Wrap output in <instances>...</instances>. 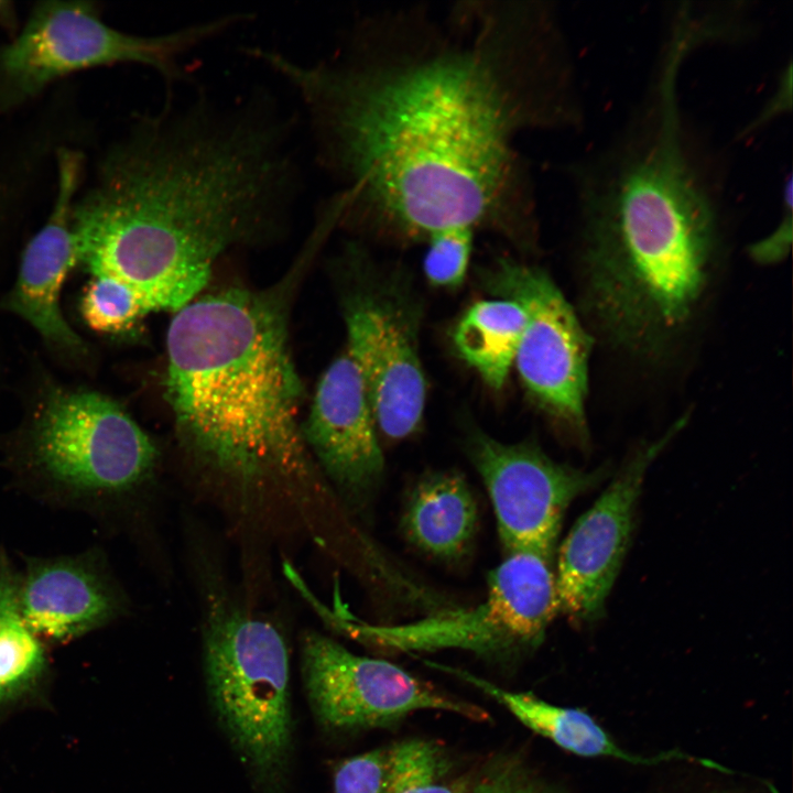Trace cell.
Segmentation results:
<instances>
[{"instance_id": "obj_12", "label": "cell", "mask_w": 793, "mask_h": 793, "mask_svg": "<svg viewBox=\"0 0 793 793\" xmlns=\"http://www.w3.org/2000/svg\"><path fill=\"white\" fill-rule=\"evenodd\" d=\"M466 449L487 489L506 554L552 560L568 506L606 475L557 463L535 442L504 443L475 427Z\"/></svg>"}, {"instance_id": "obj_23", "label": "cell", "mask_w": 793, "mask_h": 793, "mask_svg": "<svg viewBox=\"0 0 793 793\" xmlns=\"http://www.w3.org/2000/svg\"><path fill=\"white\" fill-rule=\"evenodd\" d=\"M467 793H573L565 785L545 776L517 753L490 758L471 774ZM656 793H715L707 787L662 791Z\"/></svg>"}, {"instance_id": "obj_20", "label": "cell", "mask_w": 793, "mask_h": 793, "mask_svg": "<svg viewBox=\"0 0 793 793\" xmlns=\"http://www.w3.org/2000/svg\"><path fill=\"white\" fill-rule=\"evenodd\" d=\"M448 754L431 740L392 743V774L387 793H467L471 774L453 776Z\"/></svg>"}, {"instance_id": "obj_6", "label": "cell", "mask_w": 793, "mask_h": 793, "mask_svg": "<svg viewBox=\"0 0 793 793\" xmlns=\"http://www.w3.org/2000/svg\"><path fill=\"white\" fill-rule=\"evenodd\" d=\"M203 666L215 717L258 793H283L293 750L287 644L271 622L211 606Z\"/></svg>"}, {"instance_id": "obj_15", "label": "cell", "mask_w": 793, "mask_h": 793, "mask_svg": "<svg viewBox=\"0 0 793 793\" xmlns=\"http://www.w3.org/2000/svg\"><path fill=\"white\" fill-rule=\"evenodd\" d=\"M302 435L347 499L361 506L372 497L383 478L384 457L363 378L347 351L319 378Z\"/></svg>"}, {"instance_id": "obj_21", "label": "cell", "mask_w": 793, "mask_h": 793, "mask_svg": "<svg viewBox=\"0 0 793 793\" xmlns=\"http://www.w3.org/2000/svg\"><path fill=\"white\" fill-rule=\"evenodd\" d=\"M44 666L41 641L23 623L14 600L0 617V703L33 685Z\"/></svg>"}, {"instance_id": "obj_28", "label": "cell", "mask_w": 793, "mask_h": 793, "mask_svg": "<svg viewBox=\"0 0 793 793\" xmlns=\"http://www.w3.org/2000/svg\"><path fill=\"white\" fill-rule=\"evenodd\" d=\"M0 28L11 35V39L20 30L18 14L13 2L0 0Z\"/></svg>"}, {"instance_id": "obj_27", "label": "cell", "mask_w": 793, "mask_h": 793, "mask_svg": "<svg viewBox=\"0 0 793 793\" xmlns=\"http://www.w3.org/2000/svg\"><path fill=\"white\" fill-rule=\"evenodd\" d=\"M17 577L12 574L9 565L0 562V617L9 605L15 600Z\"/></svg>"}, {"instance_id": "obj_16", "label": "cell", "mask_w": 793, "mask_h": 793, "mask_svg": "<svg viewBox=\"0 0 793 793\" xmlns=\"http://www.w3.org/2000/svg\"><path fill=\"white\" fill-rule=\"evenodd\" d=\"M17 609L41 641H68L110 623L124 599L97 554L32 558L15 586Z\"/></svg>"}, {"instance_id": "obj_19", "label": "cell", "mask_w": 793, "mask_h": 793, "mask_svg": "<svg viewBox=\"0 0 793 793\" xmlns=\"http://www.w3.org/2000/svg\"><path fill=\"white\" fill-rule=\"evenodd\" d=\"M524 308L515 301L493 297L474 303L457 322L452 339L458 356L492 389H501L525 325Z\"/></svg>"}, {"instance_id": "obj_8", "label": "cell", "mask_w": 793, "mask_h": 793, "mask_svg": "<svg viewBox=\"0 0 793 793\" xmlns=\"http://www.w3.org/2000/svg\"><path fill=\"white\" fill-rule=\"evenodd\" d=\"M557 613L552 560L511 553L489 573L486 597L474 607L402 624L344 621L341 628L355 639L390 652L460 650L510 663L541 645Z\"/></svg>"}, {"instance_id": "obj_18", "label": "cell", "mask_w": 793, "mask_h": 793, "mask_svg": "<svg viewBox=\"0 0 793 793\" xmlns=\"http://www.w3.org/2000/svg\"><path fill=\"white\" fill-rule=\"evenodd\" d=\"M479 524L478 503L458 471H432L410 490L400 525L405 540L425 555L457 562L472 547Z\"/></svg>"}, {"instance_id": "obj_22", "label": "cell", "mask_w": 793, "mask_h": 793, "mask_svg": "<svg viewBox=\"0 0 793 793\" xmlns=\"http://www.w3.org/2000/svg\"><path fill=\"white\" fill-rule=\"evenodd\" d=\"M79 312L90 329L106 335L131 330L150 313L131 289L104 275L90 276L80 296Z\"/></svg>"}, {"instance_id": "obj_25", "label": "cell", "mask_w": 793, "mask_h": 793, "mask_svg": "<svg viewBox=\"0 0 793 793\" xmlns=\"http://www.w3.org/2000/svg\"><path fill=\"white\" fill-rule=\"evenodd\" d=\"M392 774V745L338 761L333 768L334 793H387Z\"/></svg>"}, {"instance_id": "obj_17", "label": "cell", "mask_w": 793, "mask_h": 793, "mask_svg": "<svg viewBox=\"0 0 793 793\" xmlns=\"http://www.w3.org/2000/svg\"><path fill=\"white\" fill-rule=\"evenodd\" d=\"M488 695L531 731L575 756L606 758L633 765L652 767L682 760V751L671 749L653 756L632 753L617 741L587 711L552 704L531 692H514L469 672L431 663Z\"/></svg>"}, {"instance_id": "obj_14", "label": "cell", "mask_w": 793, "mask_h": 793, "mask_svg": "<svg viewBox=\"0 0 793 793\" xmlns=\"http://www.w3.org/2000/svg\"><path fill=\"white\" fill-rule=\"evenodd\" d=\"M56 191L45 224L25 245L15 280L1 308L20 317L62 360L90 361L91 350L63 314L61 298L68 273L77 265L72 214L85 176L84 152L68 144L55 148Z\"/></svg>"}, {"instance_id": "obj_13", "label": "cell", "mask_w": 793, "mask_h": 793, "mask_svg": "<svg viewBox=\"0 0 793 793\" xmlns=\"http://www.w3.org/2000/svg\"><path fill=\"white\" fill-rule=\"evenodd\" d=\"M687 422L685 414L663 435L639 446L562 542L554 571L556 596L558 612L572 621L591 623L602 616L631 539L645 474Z\"/></svg>"}, {"instance_id": "obj_7", "label": "cell", "mask_w": 793, "mask_h": 793, "mask_svg": "<svg viewBox=\"0 0 793 793\" xmlns=\"http://www.w3.org/2000/svg\"><path fill=\"white\" fill-rule=\"evenodd\" d=\"M237 18L228 15L144 36L108 25L94 2H37L25 24L0 46V112L19 109L54 82L94 67L139 64L155 69L167 82L177 80L184 54L221 33Z\"/></svg>"}, {"instance_id": "obj_2", "label": "cell", "mask_w": 793, "mask_h": 793, "mask_svg": "<svg viewBox=\"0 0 793 793\" xmlns=\"http://www.w3.org/2000/svg\"><path fill=\"white\" fill-rule=\"evenodd\" d=\"M282 122L205 106L142 117L99 157L73 207L77 264L131 289L149 312H178L216 262L287 203Z\"/></svg>"}, {"instance_id": "obj_11", "label": "cell", "mask_w": 793, "mask_h": 793, "mask_svg": "<svg viewBox=\"0 0 793 793\" xmlns=\"http://www.w3.org/2000/svg\"><path fill=\"white\" fill-rule=\"evenodd\" d=\"M301 670L312 714L329 734L391 728L420 710L489 718L484 708L439 693L399 665L356 654L315 631L302 638Z\"/></svg>"}, {"instance_id": "obj_26", "label": "cell", "mask_w": 793, "mask_h": 793, "mask_svg": "<svg viewBox=\"0 0 793 793\" xmlns=\"http://www.w3.org/2000/svg\"><path fill=\"white\" fill-rule=\"evenodd\" d=\"M792 178L783 186V215L775 228L764 238L753 242L748 250L750 259L759 265H775L790 253L792 246Z\"/></svg>"}, {"instance_id": "obj_9", "label": "cell", "mask_w": 793, "mask_h": 793, "mask_svg": "<svg viewBox=\"0 0 793 793\" xmlns=\"http://www.w3.org/2000/svg\"><path fill=\"white\" fill-rule=\"evenodd\" d=\"M354 256L358 275L343 298L346 351L363 378L378 432L402 441L417 431L425 408L423 302L404 272L370 262L359 248Z\"/></svg>"}, {"instance_id": "obj_10", "label": "cell", "mask_w": 793, "mask_h": 793, "mask_svg": "<svg viewBox=\"0 0 793 793\" xmlns=\"http://www.w3.org/2000/svg\"><path fill=\"white\" fill-rule=\"evenodd\" d=\"M478 276L493 297L515 301L524 308L525 325L514 367L528 397L565 436L587 445L586 400L594 335L542 268L498 257L481 268Z\"/></svg>"}, {"instance_id": "obj_1", "label": "cell", "mask_w": 793, "mask_h": 793, "mask_svg": "<svg viewBox=\"0 0 793 793\" xmlns=\"http://www.w3.org/2000/svg\"><path fill=\"white\" fill-rule=\"evenodd\" d=\"M557 33L531 1L381 10L326 62L261 61L296 88L340 181L333 222L393 243L449 228L536 247L520 138L565 121Z\"/></svg>"}, {"instance_id": "obj_5", "label": "cell", "mask_w": 793, "mask_h": 793, "mask_svg": "<svg viewBox=\"0 0 793 793\" xmlns=\"http://www.w3.org/2000/svg\"><path fill=\"white\" fill-rule=\"evenodd\" d=\"M35 379L11 449L25 477L63 501L96 509L151 477L155 443L120 403L44 372Z\"/></svg>"}, {"instance_id": "obj_3", "label": "cell", "mask_w": 793, "mask_h": 793, "mask_svg": "<svg viewBox=\"0 0 793 793\" xmlns=\"http://www.w3.org/2000/svg\"><path fill=\"white\" fill-rule=\"evenodd\" d=\"M650 131L582 194V309L610 347L670 357L703 313L718 268L716 205L683 142L676 86L659 87Z\"/></svg>"}, {"instance_id": "obj_4", "label": "cell", "mask_w": 793, "mask_h": 793, "mask_svg": "<svg viewBox=\"0 0 793 793\" xmlns=\"http://www.w3.org/2000/svg\"><path fill=\"white\" fill-rule=\"evenodd\" d=\"M166 357L167 402L197 463L247 491L307 485L303 389L273 298L241 289L199 295L171 321Z\"/></svg>"}, {"instance_id": "obj_24", "label": "cell", "mask_w": 793, "mask_h": 793, "mask_svg": "<svg viewBox=\"0 0 793 793\" xmlns=\"http://www.w3.org/2000/svg\"><path fill=\"white\" fill-rule=\"evenodd\" d=\"M475 231L469 228H449L432 233L427 240L423 261L427 281L437 287L459 286L468 271Z\"/></svg>"}]
</instances>
